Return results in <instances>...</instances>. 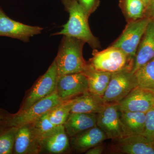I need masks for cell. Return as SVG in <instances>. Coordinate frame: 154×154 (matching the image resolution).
Listing matches in <instances>:
<instances>
[{"mask_svg":"<svg viewBox=\"0 0 154 154\" xmlns=\"http://www.w3.org/2000/svg\"><path fill=\"white\" fill-rule=\"evenodd\" d=\"M41 151V140L31 124L18 127L13 150L14 153L36 154Z\"/></svg>","mask_w":154,"mask_h":154,"instance_id":"cell-13","label":"cell"},{"mask_svg":"<svg viewBox=\"0 0 154 154\" xmlns=\"http://www.w3.org/2000/svg\"><path fill=\"white\" fill-rule=\"evenodd\" d=\"M83 73L88 79L89 92L102 97L110 82L112 73L96 70L89 63Z\"/></svg>","mask_w":154,"mask_h":154,"instance_id":"cell-19","label":"cell"},{"mask_svg":"<svg viewBox=\"0 0 154 154\" xmlns=\"http://www.w3.org/2000/svg\"><path fill=\"white\" fill-rule=\"evenodd\" d=\"M146 12L149 14L150 16V19L154 21V0L150 3L148 7L146 9Z\"/></svg>","mask_w":154,"mask_h":154,"instance_id":"cell-29","label":"cell"},{"mask_svg":"<svg viewBox=\"0 0 154 154\" xmlns=\"http://www.w3.org/2000/svg\"><path fill=\"white\" fill-rule=\"evenodd\" d=\"M63 101L61 100L56 91L50 96L36 102L26 110L19 111L9 117L7 119V125L18 128L30 124Z\"/></svg>","mask_w":154,"mask_h":154,"instance_id":"cell-5","label":"cell"},{"mask_svg":"<svg viewBox=\"0 0 154 154\" xmlns=\"http://www.w3.org/2000/svg\"><path fill=\"white\" fill-rule=\"evenodd\" d=\"M48 113L49 112L30 123L36 134L41 140L45 135L51 131L56 127L50 120Z\"/></svg>","mask_w":154,"mask_h":154,"instance_id":"cell-25","label":"cell"},{"mask_svg":"<svg viewBox=\"0 0 154 154\" xmlns=\"http://www.w3.org/2000/svg\"><path fill=\"white\" fill-rule=\"evenodd\" d=\"M142 135L149 139H154V109H152L146 113L145 126Z\"/></svg>","mask_w":154,"mask_h":154,"instance_id":"cell-26","label":"cell"},{"mask_svg":"<svg viewBox=\"0 0 154 154\" xmlns=\"http://www.w3.org/2000/svg\"><path fill=\"white\" fill-rule=\"evenodd\" d=\"M43 28L30 26L8 17L0 6V36H6L28 42L31 37L41 33Z\"/></svg>","mask_w":154,"mask_h":154,"instance_id":"cell-10","label":"cell"},{"mask_svg":"<svg viewBox=\"0 0 154 154\" xmlns=\"http://www.w3.org/2000/svg\"><path fill=\"white\" fill-rule=\"evenodd\" d=\"M154 57V21L151 19L137 51L131 72L137 70Z\"/></svg>","mask_w":154,"mask_h":154,"instance_id":"cell-14","label":"cell"},{"mask_svg":"<svg viewBox=\"0 0 154 154\" xmlns=\"http://www.w3.org/2000/svg\"><path fill=\"white\" fill-rule=\"evenodd\" d=\"M107 139L105 132L96 125L72 137L70 144L75 150L84 152Z\"/></svg>","mask_w":154,"mask_h":154,"instance_id":"cell-16","label":"cell"},{"mask_svg":"<svg viewBox=\"0 0 154 154\" xmlns=\"http://www.w3.org/2000/svg\"><path fill=\"white\" fill-rule=\"evenodd\" d=\"M142 1L143 2L144 4L145 5L146 7V9L148 7L149 5L152 2V0H142Z\"/></svg>","mask_w":154,"mask_h":154,"instance_id":"cell-30","label":"cell"},{"mask_svg":"<svg viewBox=\"0 0 154 154\" xmlns=\"http://www.w3.org/2000/svg\"><path fill=\"white\" fill-rule=\"evenodd\" d=\"M153 1V0H152V1Z\"/></svg>","mask_w":154,"mask_h":154,"instance_id":"cell-34","label":"cell"},{"mask_svg":"<svg viewBox=\"0 0 154 154\" xmlns=\"http://www.w3.org/2000/svg\"><path fill=\"white\" fill-rule=\"evenodd\" d=\"M92 54L89 63L98 70L113 73L127 66L132 68L133 64L130 62L125 53L116 48L110 46L99 51L95 49Z\"/></svg>","mask_w":154,"mask_h":154,"instance_id":"cell-6","label":"cell"},{"mask_svg":"<svg viewBox=\"0 0 154 154\" xmlns=\"http://www.w3.org/2000/svg\"><path fill=\"white\" fill-rule=\"evenodd\" d=\"M0 133V154H12L14 150L15 137L18 128L9 127Z\"/></svg>","mask_w":154,"mask_h":154,"instance_id":"cell-24","label":"cell"},{"mask_svg":"<svg viewBox=\"0 0 154 154\" xmlns=\"http://www.w3.org/2000/svg\"><path fill=\"white\" fill-rule=\"evenodd\" d=\"M62 2L69 17L67 22L63 26V29L53 35L74 37L88 43L92 47H98L99 42L91 32L88 24L89 16L78 1L62 0Z\"/></svg>","mask_w":154,"mask_h":154,"instance_id":"cell-1","label":"cell"},{"mask_svg":"<svg viewBox=\"0 0 154 154\" xmlns=\"http://www.w3.org/2000/svg\"><path fill=\"white\" fill-rule=\"evenodd\" d=\"M107 105L102 97L88 91L75 98L70 113L97 114L101 112Z\"/></svg>","mask_w":154,"mask_h":154,"instance_id":"cell-18","label":"cell"},{"mask_svg":"<svg viewBox=\"0 0 154 154\" xmlns=\"http://www.w3.org/2000/svg\"><path fill=\"white\" fill-rule=\"evenodd\" d=\"M85 42L74 37L63 36L55 60L58 75L82 73L88 63L83 56Z\"/></svg>","mask_w":154,"mask_h":154,"instance_id":"cell-2","label":"cell"},{"mask_svg":"<svg viewBox=\"0 0 154 154\" xmlns=\"http://www.w3.org/2000/svg\"><path fill=\"white\" fill-rule=\"evenodd\" d=\"M42 150L51 154H62L70 148V143L63 125L56 126L41 140Z\"/></svg>","mask_w":154,"mask_h":154,"instance_id":"cell-15","label":"cell"},{"mask_svg":"<svg viewBox=\"0 0 154 154\" xmlns=\"http://www.w3.org/2000/svg\"><path fill=\"white\" fill-rule=\"evenodd\" d=\"M97 118V113H70L63 125L68 136L71 137L96 126Z\"/></svg>","mask_w":154,"mask_h":154,"instance_id":"cell-17","label":"cell"},{"mask_svg":"<svg viewBox=\"0 0 154 154\" xmlns=\"http://www.w3.org/2000/svg\"><path fill=\"white\" fill-rule=\"evenodd\" d=\"M2 118V116L0 114V121H1V119Z\"/></svg>","mask_w":154,"mask_h":154,"instance_id":"cell-31","label":"cell"},{"mask_svg":"<svg viewBox=\"0 0 154 154\" xmlns=\"http://www.w3.org/2000/svg\"><path fill=\"white\" fill-rule=\"evenodd\" d=\"M152 109H154V107H153V108H152Z\"/></svg>","mask_w":154,"mask_h":154,"instance_id":"cell-33","label":"cell"},{"mask_svg":"<svg viewBox=\"0 0 154 154\" xmlns=\"http://www.w3.org/2000/svg\"><path fill=\"white\" fill-rule=\"evenodd\" d=\"M56 91L63 101L81 96L89 91L87 77L83 72L58 75Z\"/></svg>","mask_w":154,"mask_h":154,"instance_id":"cell-9","label":"cell"},{"mask_svg":"<svg viewBox=\"0 0 154 154\" xmlns=\"http://www.w3.org/2000/svg\"><path fill=\"white\" fill-rule=\"evenodd\" d=\"M96 125L105 132L108 139L114 140L124 137L118 104H108L97 113Z\"/></svg>","mask_w":154,"mask_h":154,"instance_id":"cell-11","label":"cell"},{"mask_svg":"<svg viewBox=\"0 0 154 154\" xmlns=\"http://www.w3.org/2000/svg\"><path fill=\"white\" fill-rule=\"evenodd\" d=\"M119 111L146 113L154 107V94L138 87L118 104Z\"/></svg>","mask_w":154,"mask_h":154,"instance_id":"cell-12","label":"cell"},{"mask_svg":"<svg viewBox=\"0 0 154 154\" xmlns=\"http://www.w3.org/2000/svg\"><path fill=\"white\" fill-rule=\"evenodd\" d=\"M119 112L124 137L143 134L145 126L146 113L119 110Z\"/></svg>","mask_w":154,"mask_h":154,"instance_id":"cell-20","label":"cell"},{"mask_svg":"<svg viewBox=\"0 0 154 154\" xmlns=\"http://www.w3.org/2000/svg\"><path fill=\"white\" fill-rule=\"evenodd\" d=\"M132 68L127 66L112 73L110 82L102 99L107 104H118L136 88Z\"/></svg>","mask_w":154,"mask_h":154,"instance_id":"cell-4","label":"cell"},{"mask_svg":"<svg viewBox=\"0 0 154 154\" xmlns=\"http://www.w3.org/2000/svg\"><path fill=\"white\" fill-rule=\"evenodd\" d=\"M150 20L149 18H145L131 21L121 36L111 46L123 51L131 63H133L139 45Z\"/></svg>","mask_w":154,"mask_h":154,"instance_id":"cell-3","label":"cell"},{"mask_svg":"<svg viewBox=\"0 0 154 154\" xmlns=\"http://www.w3.org/2000/svg\"><path fill=\"white\" fill-rule=\"evenodd\" d=\"M75 98L63 101L49 111V119L54 125L57 126L64 124L70 113Z\"/></svg>","mask_w":154,"mask_h":154,"instance_id":"cell-22","label":"cell"},{"mask_svg":"<svg viewBox=\"0 0 154 154\" xmlns=\"http://www.w3.org/2000/svg\"><path fill=\"white\" fill-rule=\"evenodd\" d=\"M89 16L94 12L99 5V0H77Z\"/></svg>","mask_w":154,"mask_h":154,"instance_id":"cell-27","label":"cell"},{"mask_svg":"<svg viewBox=\"0 0 154 154\" xmlns=\"http://www.w3.org/2000/svg\"><path fill=\"white\" fill-rule=\"evenodd\" d=\"M152 143L153 145V146L154 147V139L152 140Z\"/></svg>","mask_w":154,"mask_h":154,"instance_id":"cell-32","label":"cell"},{"mask_svg":"<svg viewBox=\"0 0 154 154\" xmlns=\"http://www.w3.org/2000/svg\"><path fill=\"white\" fill-rule=\"evenodd\" d=\"M105 149V146L102 143L93 147L85 152L86 154H101Z\"/></svg>","mask_w":154,"mask_h":154,"instance_id":"cell-28","label":"cell"},{"mask_svg":"<svg viewBox=\"0 0 154 154\" xmlns=\"http://www.w3.org/2000/svg\"><path fill=\"white\" fill-rule=\"evenodd\" d=\"M120 5L131 21L141 19L146 13V7L142 0H121Z\"/></svg>","mask_w":154,"mask_h":154,"instance_id":"cell-23","label":"cell"},{"mask_svg":"<svg viewBox=\"0 0 154 154\" xmlns=\"http://www.w3.org/2000/svg\"><path fill=\"white\" fill-rule=\"evenodd\" d=\"M58 77L57 67L54 60L31 89L19 111L26 110L36 102L54 93L56 91Z\"/></svg>","mask_w":154,"mask_h":154,"instance_id":"cell-7","label":"cell"},{"mask_svg":"<svg viewBox=\"0 0 154 154\" xmlns=\"http://www.w3.org/2000/svg\"><path fill=\"white\" fill-rule=\"evenodd\" d=\"M108 150L112 154H154L152 140L142 134L128 136L113 140Z\"/></svg>","mask_w":154,"mask_h":154,"instance_id":"cell-8","label":"cell"},{"mask_svg":"<svg viewBox=\"0 0 154 154\" xmlns=\"http://www.w3.org/2000/svg\"><path fill=\"white\" fill-rule=\"evenodd\" d=\"M137 87L154 94V57L133 74Z\"/></svg>","mask_w":154,"mask_h":154,"instance_id":"cell-21","label":"cell"}]
</instances>
